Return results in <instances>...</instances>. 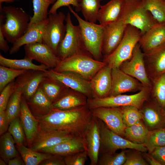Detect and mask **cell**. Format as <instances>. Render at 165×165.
Instances as JSON below:
<instances>
[{
    "instance_id": "obj_1",
    "label": "cell",
    "mask_w": 165,
    "mask_h": 165,
    "mask_svg": "<svg viewBox=\"0 0 165 165\" xmlns=\"http://www.w3.org/2000/svg\"><path fill=\"white\" fill-rule=\"evenodd\" d=\"M87 105L72 109H52L35 116L40 125L69 134L85 140L86 132L93 117Z\"/></svg>"
},
{
    "instance_id": "obj_22",
    "label": "cell",
    "mask_w": 165,
    "mask_h": 165,
    "mask_svg": "<svg viewBox=\"0 0 165 165\" xmlns=\"http://www.w3.org/2000/svg\"><path fill=\"white\" fill-rule=\"evenodd\" d=\"M20 122L30 148L37 133L39 123L32 114L27 102L22 95L20 114Z\"/></svg>"
},
{
    "instance_id": "obj_56",
    "label": "cell",
    "mask_w": 165,
    "mask_h": 165,
    "mask_svg": "<svg viewBox=\"0 0 165 165\" xmlns=\"http://www.w3.org/2000/svg\"><path fill=\"white\" fill-rule=\"evenodd\" d=\"M137 0L141 1L142 0Z\"/></svg>"
},
{
    "instance_id": "obj_38",
    "label": "cell",
    "mask_w": 165,
    "mask_h": 165,
    "mask_svg": "<svg viewBox=\"0 0 165 165\" xmlns=\"http://www.w3.org/2000/svg\"><path fill=\"white\" fill-rule=\"evenodd\" d=\"M142 112L147 125L150 128H155L160 125L163 118L159 109L152 105H148L143 108Z\"/></svg>"
},
{
    "instance_id": "obj_2",
    "label": "cell",
    "mask_w": 165,
    "mask_h": 165,
    "mask_svg": "<svg viewBox=\"0 0 165 165\" xmlns=\"http://www.w3.org/2000/svg\"><path fill=\"white\" fill-rule=\"evenodd\" d=\"M0 7V29L7 41L13 44L27 31L31 16L22 8L12 6Z\"/></svg>"
},
{
    "instance_id": "obj_55",
    "label": "cell",
    "mask_w": 165,
    "mask_h": 165,
    "mask_svg": "<svg viewBox=\"0 0 165 165\" xmlns=\"http://www.w3.org/2000/svg\"><path fill=\"white\" fill-rule=\"evenodd\" d=\"M0 165H6V164L5 162L2 159H0Z\"/></svg>"
},
{
    "instance_id": "obj_40",
    "label": "cell",
    "mask_w": 165,
    "mask_h": 165,
    "mask_svg": "<svg viewBox=\"0 0 165 165\" xmlns=\"http://www.w3.org/2000/svg\"><path fill=\"white\" fill-rule=\"evenodd\" d=\"M120 107L123 120L127 127H130L143 119L142 112L137 108L132 106Z\"/></svg>"
},
{
    "instance_id": "obj_46",
    "label": "cell",
    "mask_w": 165,
    "mask_h": 165,
    "mask_svg": "<svg viewBox=\"0 0 165 165\" xmlns=\"http://www.w3.org/2000/svg\"><path fill=\"white\" fill-rule=\"evenodd\" d=\"M80 0H57L49 10L48 14L57 12V10L61 7H68L70 5H72L75 8L76 11H80Z\"/></svg>"
},
{
    "instance_id": "obj_18",
    "label": "cell",
    "mask_w": 165,
    "mask_h": 165,
    "mask_svg": "<svg viewBox=\"0 0 165 165\" xmlns=\"http://www.w3.org/2000/svg\"><path fill=\"white\" fill-rule=\"evenodd\" d=\"M165 43V22L156 23L144 34L138 43L142 51L148 53Z\"/></svg>"
},
{
    "instance_id": "obj_9",
    "label": "cell",
    "mask_w": 165,
    "mask_h": 165,
    "mask_svg": "<svg viewBox=\"0 0 165 165\" xmlns=\"http://www.w3.org/2000/svg\"><path fill=\"white\" fill-rule=\"evenodd\" d=\"M99 121L101 135L100 150L105 153H113L120 149L130 148L142 152H146L147 149L144 144L134 142L124 139L108 128L100 120Z\"/></svg>"
},
{
    "instance_id": "obj_17",
    "label": "cell",
    "mask_w": 165,
    "mask_h": 165,
    "mask_svg": "<svg viewBox=\"0 0 165 165\" xmlns=\"http://www.w3.org/2000/svg\"><path fill=\"white\" fill-rule=\"evenodd\" d=\"M121 20L104 26L102 54L105 57L112 53L120 42L127 26Z\"/></svg>"
},
{
    "instance_id": "obj_24",
    "label": "cell",
    "mask_w": 165,
    "mask_h": 165,
    "mask_svg": "<svg viewBox=\"0 0 165 165\" xmlns=\"http://www.w3.org/2000/svg\"><path fill=\"white\" fill-rule=\"evenodd\" d=\"M86 150L84 139L74 137L50 147L45 148L40 152L64 157Z\"/></svg>"
},
{
    "instance_id": "obj_15",
    "label": "cell",
    "mask_w": 165,
    "mask_h": 165,
    "mask_svg": "<svg viewBox=\"0 0 165 165\" xmlns=\"http://www.w3.org/2000/svg\"><path fill=\"white\" fill-rule=\"evenodd\" d=\"M26 56L47 66L55 68L61 60L53 50L43 43L36 42L24 46Z\"/></svg>"
},
{
    "instance_id": "obj_13",
    "label": "cell",
    "mask_w": 165,
    "mask_h": 165,
    "mask_svg": "<svg viewBox=\"0 0 165 165\" xmlns=\"http://www.w3.org/2000/svg\"><path fill=\"white\" fill-rule=\"evenodd\" d=\"M93 116L103 122L108 127L124 136L127 127L124 123L121 107H100L91 109Z\"/></svg>"
},
{
    "instance_id": "obj_26",
    "label": "cell",
    "mask_w": 165,
    "mask_h": 165,
    "mask_svg": "<svg viewBox=\"0 0 165 165\" xmlns=\"http://www.w3.org/2000/svg\"><path fill=\"white\" fill-rule=\"evenodd\" d=\"M87 103L84 96L66 91L52 103V109H71L86 105Z\"/></svg>"
},
{
    "instance_id": "obj_44",
    "label": "cell",
    "mask_w": 165,
    "mask_h": 165,
    "mask_svg": "<svg viewBox=\"0 0 165 165\" xmlns=\"http://www.w3.org/2000/svg\"><path fill=\"white\" fill-rule=\"evenodd\" d=\"M16 85V81L14 80L0 92V112L6 110L9 99L15 90Z\"/></svg>"
},
{
    "instance_id": "obj_16",
    "label": "cell",
    "mask_w": 165,
    "mask_h": 165,
    "mask_svg": "<svg viewBox=\"0 0 165 165\" xmlns=\"http://www.w3.org/2000/svg\"><path fill=\"white\" fill-rule=\"evenodd\" d=\"M111 75L112 86L108 96L140 91L144 86L138 80L125 73L119 68H112Z\"/></svg>"
},
{
    "instance_id": "obj_28",
    "label": "cell",
    "mask_w": 165,
    "mask_h": 165,
    "mask_svg": "<svg viewBox=\"0 0 165 165\" xmlns=\"http://www.w3.org/2000/svg\"><path fill=\"white\" fill-rule=\"evenodd\" d=\"M40 86L52 103L67 91V87L61 82L46 76Z\"/></svg>"
},
{
    "instance_id": "obj_12",
    "label": "cell",
    "mask_w": 165,
    "mask_h": 165,
    "mask_svg": "<svg viewBox=\"0 0 165 165\" xmlns=\"http://www.w3.org/2000/svg\"><path fill=\"white\" fill-rule=\"evenodd\" d=\"M45 73L46 77L85 95L89 96L92 93L90 82L77 74L69 71L58 72L52 69H48Z\"/></svg>"
},
{
    "instance_id": "obj_54",
    "label": "cell",
    "mask_w": 165,
    "mask_h": 165,
    "mask_svg": "<svg viewBox=\"0 0 165 165\" xmlns=\"http://www.w3.org/2000/svg\"><path fill=\"white\" fill-rule=\"evenodd\" d=\"M15 0H0V5L3 2L10 3L13 2Z\"/></svg>"
},
{
    "instance_id": "obj_31",
    "label": "cell",
    "mask_w": 165,
    "mask_h": 165,
    "mask_svg": "<svg viewBox=\"0 0 165 165\" xmlns=\"http://www.w3.org/2000/svg\"><path fill=\"white\" fill-rule=\"evenodd\" d=\"M45 77V72L32 71L23 88L22 95L26 101H29L31 99Z\"/></svg>"
},
{
    "instance_id": "obj_7",
    "label": "cell",
    "mask_w": 165,
    "mask_h": 165,
    "mask_svg": "<svg viewBox=\"0 0 165 165\" xmlns=\"http://www.w3.org/2000/svg\"><path fill=\"white\" fill-rule=\"evenodd\" d=\"M151 87L144 86L137 93L131 95L119 94L103 98H94L87 101L89 108L92 109L100 107L135 106L139 109L147 99Z\"/></svg>"
},
{
    "instance_id": "obj_32",
    "label": "cell",
    "mask_w": 165,
    "mask_h": 165,
    "mask_svg": "<svg viewBox=\"0 0 165 165\" xmlns=\"http://www.w3.org/2000/svg\"><path fill=\"white\" fill-rule=\"evenodd\" d=\"M17 148L26 165L39 164L42 161L50 158L53 155L49 153L38 152L23 145H17Z\"/></svg>"
},
{
    "instance_id": "obj_48",
    "label": "cell",
    "mask_w": 165,
    "mask_h": 165,
    "mask_svg": "<svg viewBox=\"0 0 165 165\" xmlns=\"http://www.w3.org/2000/svg\"><path fill=\"white\" fill-rule=\"evenodd\" d=\"M41 165H65L64 157L53 155L50 158L45 160L39 164Z\"/></svg>"
},
{
    "instance_id": "obj_20",
    "label": "cell",
    "mask_w": 165,
    "mask_h": 165,
    "mask_svg": "<svg viewBox=\"0 0 165 165\" xmlns=\"http://www.w3.org/2000/svg\"><path fill=\"white\" fill-rule=\"evenodd\" d=\"M145 64L149 79L152 80L165 73V43L152 51L145 54Z\"/></svg>"
},
{
    "instance_id": "obj_25",
    "label": "cell",
    "mask_w": 165,
    "mask_h": 165,
    "mask_svg": "<svg viewBox=\"0 0 165 165\" xmlns=\"http://www.w3.org/2000/svg\"><path fill=\"white\" fill-rule=\"evenodd\" d=\"M124 0H110L101 6L99 10L97 20L103 26L116 21L120 14Z\"/></svg>"
},
{
    "instance_id": "obj_52",
    "label": "cell",
    "mask_w": 165,
    "mask_h": 165,
    "mask_svg": "<svg viewBox=\"0 0 165 165\" xmlns=\"http://www.w3.org/2000/svg\"><path fill=\"white\" fill-rule=\"evenodd\" d=\"M8 164L9 165H23L25 163L20 157H16L9 160Z\"/></svg>"
},
{
    "instance_id": "obj_35",
    "label": "cell",
    "mask_w": 165,
    "mask_h": 165,
    "mask_svg": "<svg viewBox=\"0 0 165 165\" xmlns=\"http://www.w3.org/2000/svg\"><path fill=\"white\" fill-rule=\"evenodd\" d=\"M14 142L12 136L9 132H5L1 137L0 154L3 160H9L18 156Z\"/></svg>"
},
{
    "instance_id": "obj_11",
    "label": "cell",
    "mask_w": 165,
    "mask_h": 165,
    "mask_svg": "<svg viewBox=\"0 0 165 165\" xmlns=\"http://www.w3.org/2000/svg\"><path fill=\"white\" fill-rule=\"evenodd\" d=\"M145 55L138 43L133 50L130 59L123 62L119 68L125 73L138 80L144 86L151 87V82L145 66Z\"/></svg>"
},
{
    "instance_id": "obj_50",
    "label": "cell",
    "mask_w": 165,
    "mask_h": 165,
    "mask_svg": "<svg viewBox=\"0 0 165 165\" xmlns=\"http://www.w3.org/2000/svg\"><path fill=\"white\" fill-rule=\"evenodd\" d=\"M9 123L6 110L0 112V135H2L6 132Z\"/></svg>"
},
{
    "instance_id": "obj_10",
    "label": "cell",
    "mask_w": 165,
    "mask_h": 165,
    "mask_svg": "<svg viewBox=\"0 0 165 165\" xmlns=\"http://www.w3.org/2000/svg\"><path fill=\"white\" fill-rule=\"evenodd\" d=\"M66 16L62 12L49 14L43 40L56 54L59 44L66 32L64 22Z\"/></svg>"
},
{
    "instance_id": "obj_33",
    "label": "cell",
    "mask_w": 165,
    "mask_h": 165,
    "mask_svg": "<svg viewBox=\"0 0 165 165\" xmlns=\"http://www.w3.org/2000/svg\"><path fill=\"white\" fill-rule=\"evenodd\" d=\"M148 130L141 120L127 127L124 136L128 140L134 142L143 144Z\"/></svg>"
},
{
    "instance_id": "obj_53",
    "label": "cell",
    "mask_w": 165,
    "mask_h": 165,
    "mask_svg": "<svg viewBox=\"0 0 165 165\" xmlns=\"http://www.w3.org/2000/svg\"><path fill=\"white\" fill-rule=\"evenodd\" d=\"M145 156L147 161L151 165H161L160 163L156 160L152 155L146 154Z\"/></svg>"
},
{
    "instance_id": "obj_34",
    "label": "cell",
    "mask_w": 165,
    "mask_h": 165,
    "mask_svg": "<svg viewBox=\"0 0 165 165\" xmlns=\"http://www.w3.org/2000/svg\"><path fill=\"white\" fill-rule=\"evenodd\" d=\"M103 0H80L81 11L85 20L96 23L97 16L101 6V2Z\"/></svg>"
},
{
    "instance_id": "obj_51",
    "label": "cell",
    "mask_w": 165,
    "mask_h": 165,
    "mask_svg": "<svg viewBox=\"0 0 165 165\" xmlns=\"http://www.w3.org/2000/svg\"><path fill=\"white\" fill-rule=\"evenodd\" d=\"M7 41L2 30L0 29V49L5 53H6L10 50Z\"/></svg>"
},
{
    "instance_id": "obj_30",
    "label": "cell",
    "mask_w": 165,
    "mask_h": 165,
    "mask_svg": "<svg viewBox=\"0 0 165 165\" xmlns=\"http://www.w3.org/2000/svg\"><path fill=\"white\" fill-rule=\"evenodd\" d=\"M29 101L28 105L35 110L43 112V114L52 109V102L40 86Z\"/></svg>"
},
{
    "instance_id": "obj_5",
    "label": "cell",
    "mask_w": 165,
    "mask_h": 165,
    "mask_svg": "<svg viewBox=\"0 0 165 165\" xmlns=\"http://www.w3.org/2000/svg\"><path fill=\"white\" fill-rule=\"evenodd\" d=\"M68 7L78 22L86 50L96 59H100L102 56L104 26L83 20L70 6Z\"/></svg>"
},
{
    "instance_id": "obj_41",
    "label": "cell",
    "mask_w": 165,
    "mask_h": 165,
    "mask_svg": "<svg viewBox=\"0 0 165 165\" xmlns=\"http://www.w3.org/2000/svg\"><path fill=\"white\" fill-rule=\"evenodd\" d=\"M152 80L153 94L160 106L165 108V73Z\"/></svg>"
},
{
    "instance_id": "obj_27",
    "label": "cell",
    "mask_w": 165,
    "mask_h": 165,
    "mask_svg": "<svg viewBox=\"0 0 165 165\" xmlns=\"http://www.w3.org/2000/svg\"><path fill=\"white\" fill-rule=\"evenodd\" d=\"M0 64L1 65L18 70L39 71L46 72L49 68L43 64L36 65L32 60L25 56L20 59H10L6 58L0 54Z\"/></svg>"
},
{
    "instance_id": "obj_3",
    "label": "cell",
    "mask_w": 165,
    "mask_h": 165,
    "mask_svg": "<svg viewBox=\"0 0 165 165\" xmlns=\"http://www.w3.org/2000/svg\"><path fill=\"white\" fill-rule=\"evenodd\" d=\"M118 19L126 25L139 29L141 34L147 31L157 22L144 7L141 1L124 0Z\"/></svg>"
},
{
    "instance_id": "obj_37",
    "label": "cell",
    "mask_w": 165,
    "mask_h": 165,
    "mask_svg": "<svg viewBox=\"0 0 165 165\" xmlns=\"http://www.w3.org/2000/svg\"><path fill=\"white\" fill-rule=\"evenodd\" d=\"M143 144L151 152L156 148L165 145V128L148 131Z\"/></svg>"
},
{
    "instance_id": "obj_8",
    "label": "cell",
    "mask_w": 165,
    "mask_h": 165,
    "mask_svg": "<svg viewBox=\"0 0 165 165\" xmlns=\"http://www.w3.org/2000/svg\"><path fill=\"white\" fill-rule=\"evenodd\" d=\"M65 21L66 33L59 45L57 53L61 61L75 54L84 53L82 52L81 49L82 47L85 49L79 27V25L73 24L69 12Z\"/></svg>"
},
{
    "instance_id": "obj_39",
    "label": "cell",
    "mask_w": 165,
    "mask_h": 165,
    "mask_svg": "<svg viewBox=\"0 0 165 165\" xmlns=\"http://www.w3.org/2000/svg\"><path fill=\"white\" fill-rule=\"evenodd\" d=\"M28 71L14 69L0 65V92L16 78L25 73Z\"/></svg>"
},
{
    "instance_id": "obj_42",
    "label": "cell",
    "mask_w": 165,
    "mask_h": 165,
    "mask_svg": "<svg viewBox=\"0 0 165 165\" xmlns=\"http://www.w3.org/2000/svg\"><path fill=\"white\" fill-rule=\"evenodd\" d=\"M8 131L17 145H23L25 134L19 116L13 119L10 122Z\"/></svg>"
},
{
    "instance_id": "obj_47",
    "label": "cell",
    "mask_w": 165,
    "mask_h": 165,
    "mask_svg": "<svg viewBox=\"0 0 165 165\" xmlns=\"http://www.w3.org/2000/svg\"><path fill=\"white\" fill-rule=\"evenodd\" d=\"M124 165H147L140 156L137 154H131L126 157Z\"/></svg>"
},
{
    "instance_id": "obj_45",
    "label": "cell",
    "mask_w": 165,
    "mask_h": 165,
    "mask_svg": "<svg viewBox=\"0 0 165 165\" xmlns=\"http://www.w3.org/2000/svg\"><path fill=\"white\" fill-rule=\"evenodd\" d=\"M88 156L86 150L78 152L64 157L65 165H84Z\"/></svg>"
},
{
    "instance_id": "obj_36",
    "label": "cell",
    "mask_w": 165,
    "mask_h": 165,
    "mask_svg": "<svg viewBox=\"0 0 165 165\" xmlns=\"http://www.w3.org/2000/svg\"><path fill=\"white\" fill-rule=\"evenodd\" d=\"M145 9L159 23L165 22V0H142Z\"/></svg>"
},
{
    "instance_id": "obj_21",
    "label": "cell",
    "mask_w": 165,
    "mask_h": 165,
    "mask_svg": "<svg viewBox=\"0 0 165 165\" xmlns=\"http://www.w3.org/2000/svg\"><path fill=\"white\" fill-rule=\"evenodd\" d=\"M48 21H45L35 24L28 28L26 32L13 44L9 50V54L17 52L22 46L36 42L43 43L44 35Z\"/></svg>"
},
{
    "instance_id": "obj_29",
    "label": "cell",
    "mask_w": 165,
    "mask_h": 165,
    "mask_svg": "<svg viewBox=\"0 0 165 165\" xmlns=\"http://www.w3.org/2000/svg\"><path fill=\"white\" fill-rule=\"evenodd\" d=\"M56 0H33L34 14L31 17L28 28L31 26L43 22L48 18V9Z\"/></svg>"
},
{
    "instance_id": "obj_49",
    "label": "cell",
    "mask_w": 165,
    "mask_h": 165,
    "mask_svg": "<svg viewBox=\"0 0 165 165\" xmlns=\"http://www.w3.org/2000/svg\"><path fill=\"white\" fill-rule=\"evenodd\" d=\"M151 153L161 165H165V145L156 148Z\"/></svg>"
},
{
    "instance_id": "obj_6",
    "label": "cell",
    "mask_w": 165,
    "mask_h": 165,
    "mask_svg": "<svg viewBox=\"0 0 165 165\" xmlns=\"http://www.w3.org/2000/svg\"><path fill=\"white\" fill-rule=\"evenodd\" d=\"M141 35L139 29L127 25L118 46L112 53L105 57V62L107 65L111 69L119 68L123 62L130 59Z\"/></svg>"
},
{
    "instance_id": "obj_19",
    "label": "cell",
    "mask_w": 165,
    "mask_h": 165,
    "mask_svg": "<svg viewBox=\"0 0 165 165\" xmlns=\"http://www.w3.org/2000/svg\"><path fill=\"white\" fill-rule=\"evenodd\" d=\"M85 140L90 165H97L101 145V135L98 120L93 116L86 132Z\"/></svg>"
},
{
    "instance_id": "obj_23",
    "label": "cell",
    "mask_w": 165,
    "mask_h": 165,
    "mask_svg": "<svg viewBox=\"0 0 165 165\" xmlns=\"http://www.w3.org/2000/svg\"><path fill=\"white\" fill-rule=\"evenodd\" d=\"M112 69L105 65L101 69L90 81L94 98H103L109 95L112 86Z\"/></svg>"
},
{
    "instance_id": "obj_4",
    "label": "cell",
    "mask_w": 165,
    "mask_h": 165,
    "mask_svg": "<svg viewBox=\"0 0 165 165\" xmlns=\"http://www.w3.org/2000/svg\"><path fill=\"white\" fill-rule=\"evenodd\" d=\"M106 65L105 62L94 59L85 53H80L61 60L56 67L52 69L58 72H72L89 80Z\"/></svg>"
},
{
    "instance_id": "obj_43",
    "label": "cell",
    "mask_w": 165,
    "mask_h": 165,
    "mask_svg": "<svg viewBox=\"0 0 165 165\" xmlns=\"http://www.w3.org/2000/svg\"><path fill=\"white\" fill-rule=\"evenodd\" d=\"M124 151L118 153H105L99 159L97 164L99 165H123L126 159Z\"/></svg>"
},
{
    "instance_id": "obj_14",
    "label": "cell",
    "mask_w": 165,
    "mask_h": 165,
    "mask_svg": "<svg viewBox=\"0 0 165 165\" xmlns=\"http://www.w3.org/2000/svg\"><path fill=\"white\" fill-rule=\"evenodd\" d=\"M74 137L66 133L44 127L39 124L37 133L30 148L34 151L40 152L44 148L51 147Z\"/></svg>"
}]
</instances>
